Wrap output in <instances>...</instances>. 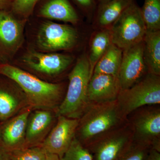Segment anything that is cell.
<instances>
[{"label":"cell","instance_id":"15","mask_svg":"<svg viewBox=\"0 0 160 160\" xmlns=\"http://www.w3.org/2000/svg\"><path fill=\"white\" fill-rule=\"evenodd\" d=\"M135 0H108L98 4L92 18L96 29H109Z\"/></svg>","mask_w":160,"mask_h":160},{"label":"cell","instance_id":"10","mask_svg":"<svg viewBox=\"0 0 160 160\" xmlns=\"http://www.w3.org/2000/svg\"><path fill=\"white\" fill-rule=\"evenodd\" d=\"M79 119L58 115L56 124L40 145L48 153L61 158L75 137Z\"/></svg>","mask_w":160,"mask_h":160},{"label":"cell","instance_id":"12","mask_svg":"<svg viewBox=\"0 0 160 160\" xmlns=\"http://www.w3.org/2000/svg\"><path fill=\"white\" fill-rule=\"evenodd\" d=\"M73 61V58L60 53H43L32 52L26 55L23 62L30 69L44 74H59L68 69Z\"/></svg>","mask_w":160,"mask_h":160},{"label":"cell","instance_id":"7","mask_svg":"<svg viewBox=\"0 0 160 160\" xmlns=\"http://www.w3.org/2000/svg\"><path fill=\"white\" fill-rule=\"evenodd\" d=\"M133 133L127 123L101 138L88 148L92 160H119L133 145Z\"/></svg>","mask_w":160,"mask_h":160},{"label":"cell","instance_id":"1","mask_svg":"<svg viewBox=\"0 0 160 160\" xmlns=\"http://www.w3.org/2000/svg\"><path fill=\"white\" fill-rule=\"evenodd\" d=\"M127 123V117L120 108L117 100L90 104L79 119L75 138L88 148L101 138L122 128Z\"/></svg>","mask_w":160,"mask_h":160},{"label":"cell","instance_id":"32","mask_svg":"<svg viewBox=\"0 0 160 160\" xmlns=\"http://www.w3.org/2000/svg\"><path fill=\"white\" fill-rule=\"evenodd\" d=\"M95 1H96L98 4V3L102 2H103V1H105V0H95Z\"/></svg>","mask_w":160,"mask_h":160},{"label":"cell","instance_id":"23","mask_svg":"<svg viewBox=\"0 0 160 160\" xmlns=\"http://www.w3.org/2000/svg\"><path fill=\"white\" fill-rule=\"evenodd\" d=\"M46 154L41 146L25 147L10 151V160H46Z\"/></svg>","mask_w":160,"mask_h":160},{"label":"cell","instance_id":"21","mask_svg":"<svg viewBox=\"0 0 160 160\" xmlns=\"http://www.w3.org/2000/svg\"><path fill=\"white\" fill-rule=\"evenodd\" d=\"M21 35L18 22L6 12L0 11V41L6 46H13L19 42Z\"/></svg>","mask_w":160,"mask_h":160},{"label":"cell","instance_id":"9","mask_svg":"<svg viewBox=\"0 0 160 160\" xmlns=\"http://www.w3.org/2000/svg\"><path fill=\"white\" fill-rule=\"evenodd\" d=\"M143 42L123 50L118 78L121 89L130 88L148 72L143 55Z\"/></svg>","mask_w":160,"mask_h":160},{"label":"cell","instance_id":"34","mask_svg":"<svg viewBox=\"0 0 160 160\" xmlns=\"http://www.w3.org/2000/svg\"><path fill=\"white\" fill-rule=\"evenodd\" d=\"M1 125H0V129H1Z\"/></svg>","mask_w":160,"mask_h":160},{"label":"cell","instance_id":"26","mask_svg":"<svg viewBox=\"0 0 160 160\" xmlns=\"http://www.w3.org/2000/svg\"><path fill=\"white\" fill-rule=\"evenodd\" d=\"M38 0H13L12 9L15 13L27 16L31 13Z\"/></svg>","mask_w":160,"mask_h":160},{"label":"cell","instance_id":"16","mask_svg":"<svg viewBox=\"0 0 160 160\" xmlns=\"http://www.w3.org/2000/svg\"><path fill=\"white\" fill-rule=\"evenodd\" d=\"M41 16L75 24L79 21L77 12L69 0H50L42 7Z\"/></svg>","mask_w":160,"mask_h":160},{"label":"cell","instance_id":"31","mask_svg":"<svg viewBox=\"0 0 160 160\" xmlns=\"http://www.w3.org/2000/svg\"><path fill=\"white\" fill-rule=\"evenodd\" d=\"M11 0H0V9H2Z\"/></svg>","mask_w":160,"mask_h":160},{"label":"cell","instance_id":"18","mask_svg":"<svg viewBox=\"0 0 160 160\" xmlns=\"http://www.w3.org/2000/svg\"><path fill=\"white\" fill-rule=\"evenodd\" d=\"M28 105L25 95H21L11 90L0 88V120L13 117Z\"/></svg>","mask_w":160,"mask_h":160},{"label":"cell","instance_id":"4","mask_svg":"<svg viewBox=\"0 0 160 160\" xmlns=\"http://www.w3.org/2000/svg\"><path fill=\"white\" fill-rule=\"evenodd\" d=\"M133 143L160 152V105L142 106L127 116Z\"/></svg>","mask_w":160,"mask_h":160},{"label":"cell","instance_id":"2","mask_svg":"<svg viewBox=\"0 0 160 160\" xmlns=\"http://www.w3.org/2000/svg\"><path fill=\"white\" fill-rule=\"evenodd\" d=\"M0 73L17 83L24 92L28 105L32 109L57 110L64 98L61 84L47 82L15 66H0Z\"/></svg>","mask_w":160,"mask_h":160},{"label":"cell","instance_id":"20","mask_svg":"<svg viewBox=\"0 0 160 160\" xmlns=\"http://www.w3.org/2000/svg\"><path fill=\"white\" fill-rule=\"evenodd\" d=\"M122 51V49L112 43L96 64L93 73H104L118 77Z\"/></svg>","mask_w":160,"mask_h":160},{"label":"cell","instance_id":"17","mask_svg":"<svg viewBox=\"0 0 160 160\" xmlns=\"http://www.w3.org/2000/svg\"><path fill=\"white\" fill-rule=\"evenodd\" d=\"M143 55L148 73L160 76V30L146 31Z\"/></svg>","mask_w":160,"mask_h":160},{"label":"cell","instance_id":"22","mask_svg":"<svg viewBox=\"0 0 160 160\" xmlns=\"http://www.w3.org/2000/svg\"><path fill=\"white\" fill-rule=\"evenodd\" d=\"M141 9L146 31L160 30V0H144Z\"/></svg>","mask_w":160,"mask_h":160},{"label":"cell","instance_id":"14","mask_svg":"<svg viewBox=\"0 0 160 160\" xmlns=\"http://www.w3.org/2000/svg\"><path fill=\"white\" fill-rule=\"evenodd\" d=\"M51 110L38 109L31 112L26 126L25 147L40 146L49 134L55 119Z\"/></svg>","mask_w":160,"mask_h":160},{"label":"cell","instance_id":"24","mask_svg":"<svg viewBox=\"0 0 160 160\" xmlns=\"http://www.w3.org/2000/svg\"><path fill=\"white\" fill-rule=\"evenodd\" d=\"M61 160H92L90 152L75 137Z\"/></svg>","mask_w":160,"mask_h":160},{"label":"cell","instance_id":"29","mask_svg":"<svg viewBox=\"0 0 160 160\" xmlns=\"http://www.w3.org/2000/svg\"><path fill=\"white\" fill-rule=\"evenodd\" d=\"M10 151L0 145V160H10Z\"/></svg>","mask_w":160,"mask_h":160},{"label":"cell","instance_id":"33","mask_svg":"<svg viewBox=\"0 0 160 160\" xmlns=\"http://www.w3.org/2000/svg\"><path fill=\"white\" fill-rule=\"evenodd\" d=\"M108 1V0H105V1H103V2H106V1ZM101 3H102V2H101ZM98 4H99V3H98Z\"/></svg>","mask_w":160,"mask_h":160},{"label":"cell","instance_id":"6","mask_svg":"<svg viewBox=\"0 0 160 160\" xmlns=\"http://www.w3.org/2000/svg\"><path fill=\"white\" fill-rule=\"evenodd\" d=\"M117 100L127 117L142 106L160 105V76L147 73L130 88L121 89Z\"/></svg>","mask_w":160,"mask_h":160},{"label":"cell","instance_id":"3","mask_svg":"<svg viewBox=\"0 0 160 160\" xmlns=\"http://www.w3.org/2000/svg\"><path fill=\"white\" fill-rule=\"evenodd\" d=\"M92 74L88 55L83 54L69 73L68 88L57 109V115L78 119L82 116L90 105L88 89Z\"/></svg>","mask_w":160,"mask_h":160},{"label":"cell","instance_id":"8","mask_svg":"<svg viewBox=\"0 0 160 160\" xmlns=\"http://www.w3.org/2000/svg\"><path fill=\"white\" fill-rule=\"evenodd\" d=\"M78 38L77 30L72 26L47 22L41 26L37 43L46 51L69 50L76 46Z\"/></svg>","mask_w":160,"mask_h":160},{"label":"cell","instance_id":"27","mask_svg":"<svg viewBox=\"0 0 160 160\" xmlns=\"http://www.w3.org/2000/svg\"><path fill=\"white\" fill-rule=\"evenodd\" d=\"M72 1L79 7L88 18L90 20H92L98 6V3L95 0Z\"/></svg>","mask_w":160,"mask_h":160},{"label":"cell","instance_id":"11","mask_svg":"<svg viewBox=\"0 0 160 160\" xmlns=\"http://www.w3.org/2000/svg\"><path fill=\"white\" fill-rule=\"evenodd\" d=\"M32 109L27 106L1 126L0 145L10 151L26 147V126Z\"/></svg>","mask_w":160,"mask_h":160},{"label":"cell","instance_id":"28","mask_svg":"<svg viewBox=\"0 0 160 160\" xmlns=\"http://www.w3.org/2000/svg\"><path fill=\"white\" fill-rule=\"evenodd\" d=\"M145 160H160V152L153 149H150Z\"/></svg>","mask_w":160,"mask_h":160},{"label":"cell","instance_id":"5","mask_svg":"<svg viewBox=\"0 0 160 160\" xmlns=\"http://www.w3.org/2000/svg\"><path fill=\"white\" fill-rule=\"evenodd\" d=\"M109 29L112 43L122 50L143 42L147 30L141 7L135 0Z\"/></svg>","mask_w":160,"mask_h":160},{"label":"cell","instance_id":"25","mask_svg":"<svg viewBox=\"0 0 160 160\" xmlns=\"http://www.w3.org/2000/svg\"><path fill=\"white\" fill-rule=\"evenodd\" d=\"M150 149L149 147L133 143L129 151L119 160H145Z\"/></svg>","mask_w":160,"mask_h":160},{"label":"cell","instance_id":"30","mask_svg":"<svg viewBox=\"0 0 160 160\" xmlns=\"http://www.w3.org/2000/svg\"><path fill=\"white\" fill-rule=\"evenodd\" d=\"M46 160H61L58 155L47 152Z\"/></svg>","mask_w":160,"mask_h":160},{"label":"cell","instance_id":"13","mask_svg":"<svg viewBox=\"0 0 160 160\" xmlns=\"http://www.w3.org/2000/svg\"><path fill=\"white\" fill-rule=\"evenodd\" d=\"M121 90L117 77L104 73H92L88 85L89 104L115 101L117 99Z\"/></svg>","mask_w":160,"mask_h":160},{"label":"cell","instance_id":"19","mask_svg":"<svg viewBox=\"0 0 160 160\" xmlns=\"http://www.w3.org/2000/svg\"><path fill=\"white\" fill-rule=\"evenodd\" d=\"M112 43L109 29H96L92 34L89 41V54L87 55L92 73L96 64Z\"/></svg>","mask_w":160,"mask_h":160}]
</instances>
